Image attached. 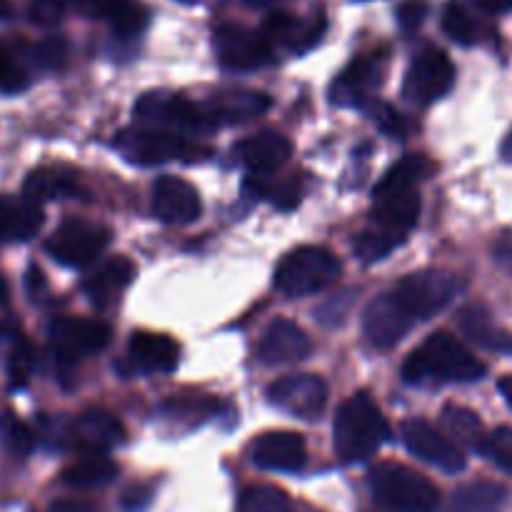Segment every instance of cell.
<instances>
[{
  "label": "cell",
  "instance_id": "1",
  "mask_svg": "<svg viewBox=\"0 0 512 512\" xmlns=\"http://www.w3.org/2000/svg\"><path fill=\"white\" fill-rule=\"evenodd\" d=\"M485 373L488 368L448 330L428 335L403 363V380L408 385L475 383Z\"/></svg>",
  "mask_w": 512,
  "mask_h": 512
},
{
  "label": "cell",
  "instance_id": "2",
  "mask_svg": "<svg viewBox=\"0 0 512 512\" xmlns=\"http://www.w3.org/2000/svg\"><path fill=\"white\" fill-rule=\"evenodd\" d=\"M333 438L335 455L348 465L373 458L388 443V420L383 418L370 393L360 390L340 405L335 413Z\"/></svg>",
  "mask_w": 512,
  "mask_h": 512
},
{
  "label": "cell",
  "instance_id": "3",
  "mask_svg": "<svg viewBox=\"0 0 512 512\" xmlns=\"http://www.w3.org/2000/svg\"><path fill=\"white\" fill-rule=\"evenodd\" d=\"M420 218V195L405 193L398 198L375 203L370 225L355 238V255L363 263H378L385 255L393 253L400 243H405L415 230Z\"/></svg>",
  "mask_w": 512,
  "mask_h": 512
},
{
  "label": "cell",
  "instance_id": "4",
  "mask_svg": "<svg viewBox=\"0 0 512 512\" xmlns=\"http://www.w3.org/2000/svg\"><path fill=\"white\" fill-rule=\"evenodd\" d=\"M373 498L390 512H435L440 493L433 480L400 463H380L368 473Z\"/></svg>",
  "mask_w": 512,
  "mask_h": 512
},
{
  "label": "cell",
  "instance_id": "5",
  "mask_svg": "<svg viewBox=\"0 0 512 512\" xmlns=\"http://www.w3.org/2000/svg\"><path fill=\"white\" fill-rule=\"evenodd\" d=\"M343 263L338 255L320 245L295 248L280 260L275 270V288L288 298H305L338 283Z\"/></svg>",
  "mask_w": 512,
  "mask_h": 512
},
{
  "label": "cell",
  "instance_id": "6",
  "mask_svg": "<svg viewBox=\"0 0 512 512\" xmlns=\"http://www.w3.org/2000/svg\"><path fill=\"white\" fill-rule=\"evenodd\" d=\"M115 148L138 165H160L170 160H205L213 150L190 143L185 135L158 128H130L118 133Z\"/></svg>",
  "mask_w": 512,
  "mask_h": 512
},
{
  "label": "cell",
  "instance_id": "7",
  "mask_svg": "<svg viewBox=\"0 0 512 512\" xmlns=\"http://www.w3.org/2000/svg\"><path fill=\"white\" fill-rule=\"evenodd\" d=\"M135 118L158 125V130H170V133L180 135L210 133L218 128L205 105H195L183 95L173 93H145L135 103Z\"/></svg>",
  "mask_w": 512,
  "mask_h": 512
},
{
  "label": "cell",
  "instance_id": "8",
  "mask_svg": "<svg viewBox=\"0 0 512 512\" xmlns=\"http://www.w3.org/2000/svg\"><path fill=\"white\" fill-rule=\"evenodd\" d=\"M113 233L105 225L93 223V220L73 218L65 220L48 240H45V253L60 265L68 268H85L93 260L103 255L108 248Z\"/></svg>",
  "mask_w": 512,
  "mask_h": 512
},
{
  "label": "cell",
  "instance_id": "9",
  "mask_svg": "<svg viewBox=\"0 0 512 512\" xmlns=\"http://www.w3.org/2000/svg\"><path fill=\"white\" fill-rule=\"evenodd\" d=\"M460 280L450 270L428 268L410 273L393 288L413 320H430L458 295Z\"/></svg>",
  "mask_w": 512,
  "mask_h": 512
},
{
  "label": "cell",
  "instance_id": "10",
  "mask_svg": "<svg viewBox=\"0 0 512 512\" xmlns=\"http://www.w3.org/2000/svg\"><path fill=\"white\" fill-rule=\"evenodd\" d=\"M50 348L60 365H70L80 358L100 353L113 340V328L98 318H55L48 328Z\"/></svg>",
  "mask_w": 512,
  "mask_h": 512
},
{
  "label": "cell",
  "instance_id": "11",
  "mask_svg": "<svg viewBox=\"0 0 512 512\" xmlns=\"http://www.w3.org/2000/svg\"><path fill=\"white\" fill-rule=\"evenodd\" d=\"M455 85V65L440 48L420 50L403 80V95L415 105H430L448 95Z\"/></svg>",
  "mask_w": 512,
  "mask_h": 512
},
{
  "label": "cell",
  "instance_id": "12",
  "mask_svg": "<svg viewBox=\"0 0 512 512\" xmlns=\"http://www.w3.org/2000/svg\"><path fill=\"white\" fill-rule=\"evenodd\" d=\"M213 45L220 65L235 70V73L260 70L273 63V48L265 40V35L243 28V25L225 23L215 28Z\"/></svg>",
  "mask_w": 512,
  "mask_h": 512
},
{
  "label": "cell",
  "instance_id": "13",
  "mask_svg": "<svg viewBox=\"0 0 512 512\" xmlns=\"http://www.w3.org/2000/svg\"><path fill=\"white\" fill-rule=\"evenodd\" d=\"M268 400L283 413L300 420H315L328 405V383L320 375H285L268 388Z\"/></svg>",
  "mask_w": 512,
  "mask_h": 512
},
{
  "label": "cell",
  "instance_id": "14",
  "mask_svg": "<svg viewBox=\"0 0 512 512\" xmlns=\"http://www.w3.org/2000/svg\"><path fill=\"white\" fill-rule=\"evenodd\" d=\"M400 435H403V443L415 458L425 460V463L435 465L443 473H460L465 470V455L458 445L450 438H445L435 425H430L428 420L410 418L400 425Z\"/></svg>",
  "mask_w": 512,
  "mask_h": 512
},
{
  "label": "cell",
  "instance_id": "15",
  "mask_svg": "<svg viewBox=\"0 0 512 512\" xmlns=\"http://www.w3.org/2000/svg\"><path fill=\"white\" fill-rule=\"evenodd\" d=\"M413 323V315L403 308V303H400L393 290L370 300L363 313L365 338L378 350L395 348L408 335Z\"/></svg>",
  "mask_w": 512,
  "mask_h": 512
},
{
  "label": "cell",
  "instance_id": "16",
  "mask_svg": "<svg viewBox=\"0 0 512 512\" xmlns=\"http://www.w3.org/2000/svg\"><path fill=\"white\" fill-rule=\"evenodd\" d=\"M313 353L308 333L293 320L278 318L268 325L258 343V363L265 368H278V365L300 363Z\"/></svg>",
  "mask_w": 512,
  "mask_h": 512
},
{
  "label": "cell",
  "instance_id": "17",
  "mask_svg": "<svg viewBox=\"0 0 512 512\" xmlns=\"http://www.w3.org/2000/svg\"><path fill=\"white\" fill-rule=\"evenodd\" d=\"M153 213L165 225H190L203 213V203L188 180L163 175L153 185Z\"/></svg>",
  "mask_w": 512,
  "mask_h": 512
},
{
  "label": "cell",
  "instance_id": "18",
  "mask_svg": "<svg viewBox=\"0 0 512 512\" xmlns=\"http://www.w3.org/2000/svg\"><path fill=\"white\" fill-rule=\"evenodd\" d=\"M253 463L270 473H298L308 463V443L300 433H265L253 445Z\"/></svg>",
  "mask_w": 512,
  "mask_h": 512
},
{
  "label": "cell",
  "instance_id": "19",
  "mask_svg": "<svg viewBox=\"0 0 512 512\" xmlns=\"http://www.w3.org/2000/svg\"><path fill=\"white\" fill-rule=\"evenodd\" d=\"M383 83V65L375 55H360L343 73L335 78L330 88V100L335 105H368L375 88Z\"/></svg>",
  "mask_w": 512,
  "mask_h": 512
},
{
  "label": "cell",
  "instance_id": "20",
  "mask_svg": "<svg viewBox=\"0 0 512 512\" xmlns=\"http://www.w3.org/2000/svg\"><path fill=\"white\" fill-rule=\"evenodd\" d=\"M233 155L253 175H268L288 163V158L293 155V145L275 130H260V133L240 140L233 148Z\"/></svg>",
  "mask_w": 512,
  "mask_h": 512
},
{
  "label": "cell",
  "instance_id": "21",
  "mask_svg": "<svg viewBox=\"0 0 512 512\" xmlns=\"http://www.w3.org/2000/svg\"><path fill=\"white\" fill-rule=\"evenodd\" d=\"M128 363L135 373H173L180 363V345L170 335L138 330L128 340Z\"/></svg>",
  "mask_w": 512,
  "mask_h": 512
},
{
  "label": "cell",
  "instance_id": "22",
  "mask_svg": "<svg viewBox=\"0 0 512 512\" xmlns=\"http://www.w3.org/2000/svg\"><path fill=\"white\" fill-rule=\"evenodd\" d=\"M73 438L88 455H105L125 443V425L110 410L90 408L73 423Z\"/></svg>",
  "mask_w": 512,
  "mask_h": 512
},
{
  "label": "cell",
  "instance_id": "23",
  "mask_svg": "<svg viewBox=\"0 0 512 512\" xmlns=\"http://www.w3.org/2000/svg\"><path fill=\"white\" fill-rule=\"evenodd\" d=\"M203 105L210 113V118L215 120V125L220 128V125L248 123V120L260 118L263 113H268L273 100H270L268 93H260V90L233 88L213 95V98Z\"/></svg>",
  "mask_w": 512,
  "mask_h": 512
},
{
  "label": "cell",
  "instance_id": "24",
  "mask_svg": "<svg viewBox=\"0 0 512 512\" xmlns=\"http://www.w3.org/2000/svg\"><path fill=\"white\" fill-rule=\"evenodd\" d=\"M43 228V210L38 203L23 198L0 195V245L28 243Z\"/></svg>",
  "mask_w": 512,
  "mask_h": 512
},
{
  "label": "cell",
  "instance_id": "25",
  "mask_svg": "<svg viewBox=\"0 0 512 512\" xmlns=\"http://www.w3.org/2000/svg\"><path fill=\"white\" fill-rule=\"evenodd\" d=\"M133 278H135L133 260L118 255V258L105 260L98 270H93V273L88 275V280H85L83 288H85V295L90 298V303H93L95 308L103 310L108 308V305H113L115 300L123 295V290L133 283Z\"/></svg>",
  "mask_w": 512,
  "mask_h": 512
},
{
  "label": "cell",
  "instance_id": "26",
  "mask_svg": "<svg viewBox=\"0 0 512 512\" xmlns=\"http://www.w3.org/2000/svg\"><path fill=\"white\" fill-rule=\"evenodd\" d=\"M433 173H435V163L430 158H425V155H405V158L398 160V163H395L393 168L380 178V183L373 188L375 203L398 198V195H405V193H413L415 185L428 180Z\"/></svg>",
  "mask_w": 512,
  "mask_h": 512
},
{
  "label": "cell",
  "instance_id": "27",
  "mask_svg": "<svg viewBox=\"0 0 512 512\" xmlns=\"http://www.w3.org/2000/svg\"><path fill=\"white\" fill-rule=\"evenodd\" d=\"M460 330L465 333V338H470L483 350L512 353V335L493 318V313L485 305H468L460 313Z\"/></svg>",
  "mask_w": 512,
  "mask_h": 512
},
{
  "label": "cell",
  "instance_id": "28",
  "mask_svg": "<svg viewBox=\"0 0 512 512\" xmlns=\"http://www.w3.org/2000/svg\"><path fill=\"white\" fill-rule=\"evenodd\" d=\"M23 193L25 198L38 205L48 203V200L73 198L80 193V178L63 165H45L25 178Z\"/></svg>",
  "mask_w": 512,
  "mask_h": 512
},
{
  "label": "cell",
  "instance_id": "29",
  "mask_svg": "<svg viewBox=\"0 0 512 512\" xmlns=\"http://www.w3.org/2000/svg\"><path fill=\"white\" fill-rule=\"evenodd\" d=\"M505 500H508L505 485L493 483V480H478V483L460 485L450 495L448 512H500Z\"/></svg>",
  "mask_w": 512,
  "mask_h": 512
},
{
  "label": "cell",
  "instance_id": "30",
  "mask_svg": "<svg viewBox=\"0 0 512 512\" xmlns=\"http://www.w3.org/2000/svg\"><path fill=\"white\" fill-rule=\"evenodd\" d=\"M118 475V465L108 460L105 455H85L83 460L73 463L70 468L63 470V483L70 488L90 490V488H103V485L113 483Z\"/></svg>",
  "mask_w": 512,
  "mask_h": 512
},
{
  "label": "cell",
  "instance_id": "31",
  "mask_svg": "<svg viewBox=\"0 0 512 512\" xmlns=\"http://www.w3.org/2000/svg\"><path fill=\"white\" fill-rule=\"evenodd\" d=\"M443 423L445 428H448L450 438H455L458 443L468 445V448L473 450L483 448L485 438H488L478 415H475L473 410L463 408V405H448V408L443 410Z\"/></svg>",
  "mask_w": 512,
  "mask_h": 512
},
{
  "label": "cell",
  "instance_id": "32",
  "mask_svg": "<svg viewBox=\"0 0 512 512\" xmlns=\"http://www.w3.org/2000/svg\"><path fill=\"white\" fill-rule=\"evenodd\" d=\"M443 30L453 43L475 45L483 35V28L475 20V15L465 8L460 0H450L443 10Z\"/></svg>",
  "mask_w": 512,
  "mask_h": 512
},
{
  "label": "cell",
  "instance_id": "33",
  "mask_svg": "<svg viewBox=\"0 0 512 512\" xmlns=\"http://www.w3.org/2000/svg\"><path fill=\"white\" fill-rule=\"evenodd\" d=\"M0 438H3L5 448L15 455V458H28L38 445V435L28 423L13 413L0 415Z\"/></svg>",
  "mask_w": 512,
  "mask_h": 512
},
{
  "label": "cell",
  "instance_id": "34",
  "mask_svg": "<svg viewBox=\"0 0 512 512\" xmlns=\"http://www.w3.org/2000/svg\"><path fill=\"white\" fill-rule=\"evenodd\" d=\"M108 23L118 38H135L148 25V10L135 0H118L115 8L110 10Z\"/></svg>",
  "mask_w": 512,
  "mask_h": 512
},
{
  "label": "cell",
  "instance_id": "35",
  "mask_svg": "<svg viewBox=\"0 0 512 512\" xmlns=\"http://www.w3.org/2000/svg\"><path fill=\"white\" fill-rule=\"evenodd\" d=\"M240 512H295L293 503L283 490L273 485H255L240 498Z\"/></svg>",
  "mask_w": 512,
  "mask_h": 512
},
{
  "label": "cell",
  "instance_id": "36",
  "mask_svg": "<svg viewBox=\"0 0 512 512\" xmlns=\"http://www.w3.org/2000/svg\"><path fill=\"white\" fill-rule=\"evenodd\" d=\"M35 350L25 338H15L13 348L8 353V383L10 390L28 388L30 375H33Z\"/></svg>",
  "mask_w": 512,
  "mask_h": 512
},
{
  "label": "cell",
  "instance_id": "37",
  "mask_svg": "<svg viewBox=\"0 0 512 512\" xmlns=\"http://www.w3.org/2000/svg\"><path fill=\"white\" fill-rule=\"evenodd\" d=\"M365 110H368V115L373 118V123L378 125L385 135H390V138H405V135H408V120H405L390 103L373 98L365 105Z\"/></svg>",
  "mask_w": 512,
  "mask_h": 512
},
{
  "label": "cell",
  "instance_id": "38",
  "mask_svg": "<svg viewBox=\"0 0 512 512\" xmlns=\"http://www.w3.org/2000/svg\"><path fill=\"white\" fill-rule=\"evenodd\" d=\"M480 453L498 468L512 473V428H498L485 438Z\"/></svg>",
  "mask_w": 512,
  "mask_h": 512
},
{
  "label": "cell",
  "instance_id": "39",
  "mask_svg": "<svg viewBox=\"0 0 512 512\" xmlns=\"http://www.w3.org/2000/svg\"><path fill=\"white\" fill-rule=\"evenodd\" d=\"M325 30H328V20H325V15L323 13L310 15L308 20H300L298 30H295L288 48L293 50V53H308V50H313L315 45L323 40Z\"/></svg>",
  "mask_w": 512,
  "mask_h": 512
},
{
  "label": "cell",
  "instance_id": "40",
  "mask_svg": "<svg viewBox=\"0 0 512 512\" xmlns=\"http://www.w3.org/2000/svg\"><path fill=\"white\" fill-rule=\"evenodd\" d=\"M300 18H295L293 13H285V10H275L265 18L263 23V35L268 43H285L290 45L295 30H298Z\"/></svg>",
  "mask_w": 512,
  "mask_h": 512
},
{
  "label": "cell",
  "instance_id": "41",
  "mask_svg": "<svg viewBox=\"0 0 512 512\" xmlns=\"http://www.w3.org/2000/svg\"><path fill=\"white\" fill-rule=\"evenodd\" d=\"M25 85H28V78L13 60V55L0 43V93H18Z\"/></svg>",
  "mask_w": 512,
  "mask_h": 512
},
{
  "label": "cell",
  "instance_id": "42",
  "mask_svg": "<svg viewBox=\"0 0 512 512\" xmlns=\"http://www.w3.org/2000/svg\"><path fill=\"white\" fill-rule=\"evenodd\" d=\"M65 58H68V43H65L63 38H45L35 45V60H38L43 68H63Z\"/></svg>",
  "mask_w": 512,
  "mask_h": 512
},
{
  "label": "cell",
  "instance_id": "43",
  "mask_svg": "<svg viewBox=\"0 0 512 512\" xmlns=\"http://www.w3.org/2000/svg\"><path fill=\"white\" fill-rule=\"evenodd\" d=\"M425 15H428V3L425 0H405L398 8V23L403 33H415L425 23Z\"/></svg>",
  "mask_w": 512,
  "mask_h": 512
},
{
  "label": "cell",
  "instance_id": "44",
  "mask_svg": "<svg viewBox=\"0 0 512 512\" xmlns=\"http://www.w3.org/2000/svg\"><path fill=\"white\" fill-rule=\"evenodd\" d=\"M70 0H33V8H30V15L33 20L43 25H53L63 18L65 8H68Z\"/></svg>",
  "mask_w": 512,
  "mask_h": 512
},
{
  "label": "cell",
  "instance_id": "45",
  "mask_svg": "<svg viewBox=\"0 0 512 512\" xmlns=\"http://www.w3.org/2000/svg\"><path fill=\"white\" fill-rule=\"evenodd\" d=\"M150 500H153V488H150V485L138 483V485H130V488L125 490L120 503H123V508L128 512H143L150 505Z\"/></svg>",
  "mask_w": 512,
  "mask_h": 512
},
{
  "label": "cell",
  "instance_id": "46",
  "mask_svg": "<svg viewBox=\"0 0 512 512\" xmlns=\"http://www.w3.org/2000/svg\"><path fill=\"white\" fill-rule=\"evenodd\" d=\"M73 5H78L80 13L93 15V18H108L110 10L115 8L118 0H70Z\"/></svg>",
  "mask_w": 512,
  "mask_h": 512
},
{
  "label": "cell",
  "instance_id": "47",
  "mask_svg": "<svg viewBox=\"0 0 512 512\" xmlns=\"http://www.w3.org/2000/svg\"><path fill=\"white\" fill-rule=\"evenodd\" d=\"M48 512H95V508L83 500H55Z\"/></svg>",
  "mask_w": 512,
  "mask_h": 512
},
{
  "label": "cell",
  "instance_id": "48",
  "mask_svg": "<svg viewBox=\"0 0 512 512\" xmlns=\"http://www.w3.org/2000/svg\"><path fill=\"white\" fill-rule=\"evenodd\" d=\"M475 3L485 13H508V10H512V0H475Z\"/></svg>",
  "mask_w": 512,
  "mask_h": 512
},
{
  "label": "cell",
  "instance_id": "49",
  "mask_svg": "<svg viewBox=\"0 0 512 512\" xmlns=\"http://www.w3.org/2000/svg\"><path fill=\"white\" fill-rule=\"evenodd\" d=\"M498 388H500V393H503L505 403L512 408V375H505V378L498 383Z\"/></svg>",
  "mask_w": 512,
  "mask_h": 512
},
{
  "label": "cell",
  "instance_id": "50",
  "mask_svg": "<svg viewBox=\"0 0 512 512\" xmlns=\"http://www.w3.org/2000/svg\"><path fill=\"white\" fill-rule=\"evenodd\" d=\"M500 155H503V158L508 160V163H512V130H510L508 135H505L503 145H500Z\"/></svg>",
  "mask_w": 512,
  "mask_h": 512
},
{
  "label": "cell",
  "instance_id": "51",
  "mask_svg": "<svg viewBox=\"0 0 512 512\" xmlns=\"http://www.w3.org/2000/svg\"><path fill=\"white\" fill-rule=\"evenodd\" d=\"M8 298H10V288H8V283H5L3 275H0V308H3V305H8Z\"/></svg>",
  "mask_w": 512,
  "mask_h": 512
},
{
  "label": "cell",
  "instance_id": "52",
  "mask_svg": "<svg viewBox=\"0 0 512 512\" xmlns=\"http://www.w3.org/2000/svg\"><path fill=\"white\" fill-rule=\"evenodd\" d=\"M10 13H13V5H10V0H0V20L8 18Z\"/></svg>",
  "mask_w": 512,
  "mask_h": 512
},
{
  "label": "cell",
  "instance_id": "53",
  "mask_svg": "<svg viewBox=\"0 0 512 512\" xmlns=\"http://www.w3.org/2000/svg\"><path fill=\"white\" fill-rule=\"evenodd\" d=\"M273 3H278V0H248V5H253V8H265V5Z\"/></svg>",
  "mask_w": 512,
  "mask_h": 512
},
{
  "label": "cell",
  "instance_id": "54",
  "mask_svg": "<svg viewBox=\"0 0 512 512\" xmlns=\"http://www.w3.org/2000/svg\"><path fill=\"white\" fill-rule=\"evenodd\" d=\"M178 3H185V5H193V3H198V0H178Z\"/></svg>",
  "mask_w": 512,
  "mask_h": 512
}]
</instances>
